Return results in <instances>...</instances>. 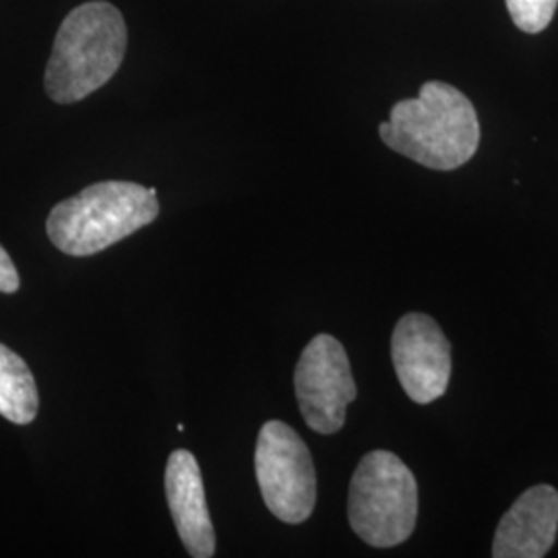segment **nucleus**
I'll list each match as a JSON object with an SVG mask.
<instances>
[{"instance_id": "1", "label": "nucleus", "mask_w": 558, "mask_h": 558, "mask_svg": "<svg viewBox=\"0 0 558 558\" xmlns=\"http://www.w3.org/2000/svg\"><path fill=\"white\" fill-rule=\"evenodd\" d=\"M383 143L424 168L451 172L476 156L480 122L474 104L453 85L428 81L418 98L401 100L380 122Z\"/></svg>"}, {"instance_id": "2", "label": "nucleus", "mask_w": 558, "mask_h": 558, "mask_svg": "<svg viewBox=\"0 0 558 558\" xmlns=\"http://www.w3.org/2000/svg\"><path fill=\"white\" fill-rule=\"evenodd\" d=\"M126 52V23L104 0L73 9L59 27L44 73L48 98L75 104L98 92L117 75Z\"/></svg>"}, {"instance_id": "3", "label": "nucleus", "mask_w": 558, "mask_h": 558, "mask_svg": "<svg viewBox=\"0 0 558 558\" xmlns=\"http://www.w3.org/2000/svg\"><path fill=\"white\" fill-rule=\"evenodd\" d=\"M158 214L156 189L106 180L54 205L46 220V234L60 253L89 257L149 226Z\"/></svg>"}, {"instance_id": "4", "label": "nucleus", "mask_w": 558, "mask_h": 558, "mask_svg": "<svg viewBox=\"0 0 558 558\" xmlns=\"http://www.w3.org/2000/svg\"><path fill=\"white\" fill-rule=\"evenodd\" d=\"M348 519L354 534L375 548H393L414 534L418 484L396 453L377 449L360 459L350 482Z\"/></svg>"}, {"instance_id": "5", "label": "nucleus", "mask_w": 558, "mask_h": 558, "mask_svg": "<svg viewBox=\"0 0 558 558\" xmlns=\"http://www.w3.org/2000/svg\"><path fill=\"white\" fill-rule=\"evenodd\" d=\"M255 474L267 509L283 523H302L317 505V474L306 442L281 420L260 428Z\"/></svg>"}, {"instance_id": "6", "label": "nucleus", "mask_w": 558, "mask_h": 558, "mask_svg": "<svg viewBox=\"0 0 558 558\" xmlns=\"http://www.w3.org/2000/svg\"><path fill=\"white\" fill-rule=\"evenodd\" d=\"M294 389L302 418L319 435H336L345 424V410L359 396L345 348L338 339L320 333L304 348Z\"/></svg>"}, {"instance_id": "7", "label": "nucleus", "mask_w": 558, "mask_h": 558, "mask_svg": "<svg viewBox=\"0 0 558 558\" xmlns=\"http://www.w3.org/2000/svg\"><path fill=\"white\" fill-rule=\"evenodd\" d=\"M391 360L405 396L428 405L447 393L451 343L439 323L424 313H408L391 336Z\"/></svg>"}, {"instance_id": "8", "label": "nucleus", "mask_w": 558, "mask_h": 558, "mask_svg": "<svg viewBox=\"0 0 558 558\" xmlns=\"http://www.w3.org/2000/svg\"><path fill=\"white\" fill-rule=\"evenodd\" d=\"M558 534V490L536 484L519 497L500 519L493 557L542 558L555 546Z\"/></svg>"}, {"instance_id": "9", "label": "nucleus", "mask_w": 558, "mask_h": 558, "mask_svg": "<svg viewBox=\"0 0 558 558\" xmlns=\"http://www.w3.org/2000/svg\"><path fill=\"white\" fill-rule=\"evenodd\" d=\"M166 499L186 553L195 558L216 555V530L209 518L199 463L191 451H172L166 465Z\"/></svg>"}, {"instance_id": "10", "label": "nucleus", "mask_w": 558, "mask_h": 558, "mask_svg": "<svg viewBox=\"0 0 558 558\" xmlns=\"http://www.w3.org/2000/svg\"><path fill=\"white\" fill-rule=\"evenodd\" d=\"M40 410L38 385L20 354L0 343V416L13 424H32Z\"/></svg>"}, {"instance_id": "11", "label": "nucleus", "mask_w": 558, "mask_h": 558, "mask_svg": "<svg viewBox=\"0 0 558 558\" xmlns=\"http://www.w3.org/2000/svg\"><path fill=\"white\" fill-rule=\"evenodd\" d=\"M513 23L525 34L544 32L557 13L558 0H505Z\"/></svg>"}, {"instance_id": "12", "label": "nucleus", "mask_w": 558, "mask_h": 558, "mask_svg": "<svg viewBox=\"0 0 558 558\" xmlns=\"http://www.w3.org/2000/svg\"><path fill=\"white\" fill-rule=\"evenodd\" d=\"M20 274L9 253L0 246V292L15 294L20 290Z\"/></svg>"}]
</instances>
